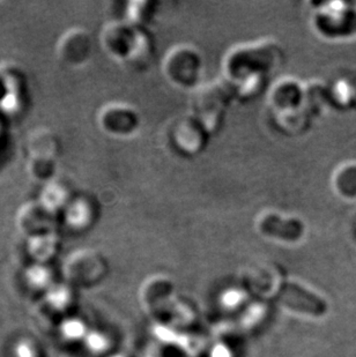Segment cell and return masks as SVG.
I'll list each match as a JSON object with an SVG mask.
<instances>
[{"instance_id": "10", "label": "cell", "mask_w": 356, "mask_h": 357, "mask_svg": "<svg viewBox=\"0 0 356 357\" xmlns=\"http://www.w3.org/2000/svg\"><path fill=\"white\" fill-rule=\"evenodd\" d=\"M313 24L317 33L324 38H350L356 35V10L347 5L343 8L320 6L313 15Z\"/></svg>"}, {"instance_id": "18", "label": "cell", "mask_w": 356, "mask_h": 357, "mask_svg": "<svg viewBox=\"0 0 356 357\" xmlns=\"http://www.w3.org/2000/svg\"><path fill=\"white\" fill-rule=\"evenodd\" d=\"M26 248L31 263L51 264L61 253L63 238L58 230L38 234L28 237Z\"/></svg>"}, {"instance_id": "30", "label": "cell", "mask_w": 356, "mask_h": 357, "mask_svg": "<svg viewBox=\"0 0 356 357\" xmlns=\"http://www.w3.org/2000/svg\"><path fill=\"white\" fill-rule=\"evenodd\" d=\"M246 297L244 290L230 289L225 291L222 296L223 307L228 309H239L246 304Z\"/></svg>"}, {"instance_id": "17", "label": "cell", "mask_w": 356, "mask_h": 357, "mask_svg": "<svg viewBox=\"0 0 356 357\" xmlns=\"http://www.w3.org/2000/svg\"><path fill=\"white\" fill-rule=\"evenodd\" d=\"M246 282L253 293L262 297H274L285 279L281 271L271 264H257L246 272Z\"/></svg>"}, {"instance_id": "19", "label": "cell", "mask_w": 356, "mask_h": 357, "mask_svg": "<svg viewBox=\"0 0 356 357\" xmlns=\"http://www.w3.org/2000/svg\"><path fill=\"white\" fill-rule=\"evenodd\" d=\"M75 196L71 185L61 179L54 178L47 184H44L40 190L38 202L50 211L54 215L61 218L68 204Z\"/></svg>"}, {"instance_id": "23", "label": "cell", "mask_w": 356, "mask_h": 357, "mask_svg": "<svg viewBox=\"0 0 356 357\" xmlns=\"http://www.w3.org/2000/svg\"><path fill=\"white\" fill-rule=\"evenodd\" d=\"M57 330L58 335L66 344H82L91 328L82 318L71 314L58 323Z\"/></svg>"}, {"instance_id": "9", "label": "cell", "mask_w": 356, "mask_h": 357, "mask_svg": "<svg viewBox=\"0 0 356 357\" xmlns=\"http://www.w3.org/2000/svg\"><path fill=\"white\" fill-rule=\"evenodd\" d=\"M211 135L202 121L190 114L176 121L172 126L170 138L181 154L195 156L205 151Z\"/></svg>"}, {"instance_id": "2", "label": "cell", "mask_w": 356, "mask_h": 357, "mask_svg": "<svg viewBox=\"0 0 356 357\" xmlns=\"http://www.w3.org/2000/svg\"><path fill=\"white\" fill-rule=\"evenodd\" d=\"M102 49L109 57L130 68H142L154 54V38L146 27L125 20L107 22L100 34Z\"/></svg>"}, {"instance_id": "28", "label": "cell", "mask_w": 356, "mask_h": 357, "mask_svg": "<svg viewBox=\"0 0 356 357\" xmlns=\"http://www.w3.org/2000/svg\"><path fill=\"white\" fill-rule=\"evenodd\" d=\"M84 349L91 355H103L110 348V340L105 332L91 328L82 342Z\"/></svg>"}, {"instance_id": "11", "label": "cell", "mask_w": 356, "mask_h": 357, "mask_svg": "<svg viewBox=\"0 0 356 357\" xmlns=\"http://www.w3.org/2000/svg\"><path fill=\"white\" fill-rule=\"evenodd\" d=\"M93 50V38L84 27H71L58 38L56 54L68 66H80L89 59Z\"/></svg>"}, {"instance_id": "12", "label": "cell", "mask_w": 356, "mask_h": 357, "mask_svg": "<svg viewBox=\"0 0 356 357\" xmlns=\"http://www.w3.org/2000/svg\"><path fill=\"white\" fill-rule=\"evenodd\" d=\"M59 216L44 207L38 199L26 202L17 208L15 225L21 234L31 237L38 234L57 230Z\"/></svg>"}, {"instance_id": "13", "label": "cell", "mask_w": 356, "mask_h": 357, "mask_svg": "<svg viewBox=\"0 0 356 357\" xmlns=\"http://www.w3.org/2000/svg\"><path fill=\"white\" fill-rule=\"evenodd\" d=\"M98 213L100 207L94 196L86 192L75 193L61 214V219L68 229L74 233H84L98 222Z\"/></svg>"}, {"instance_id": "15", "label": "cell", "mask_w": 356, "mask_h": 357, "mask_svg": "<svg viewBox=\"0 0 356 357\" xmlns=\"http://www.w3.org/2000/svg\"><path fill=\"white\" fill-rule=\"evenodd\" d=\"M304 84L294 77L278 79L271 86L267 95L269 105L274 115L303 108Z\"/></svg>"}, {"instance_id": "7", "label": "cell", "mask_w": 356, "mask_h": 357, "mask_svg": "<svg viewBox=\"0 0 356 357\" xmlns=\"http://www.w3.org/2000/svg\"><path fill=\"white\" fill-rule=\"evenodd\" d=\"M96 124L102 132L110 137L130 138L140 128L142 116L130 103L111 101L98 109Z\"/></svg>"}, {"instance_id": "5", "label": "cell", "mask_w": 356, "mask_h": 357, "mask_svg": "<svg viewBox=\"0 0 356 357\" xmlns=\"http://www.w3.org/2000/svg\"><path fill=\"white\" fill-rule=\"evenodd\" d=\"M109 272L107 257L96 249L81 248L72 251L63 263L61 275L74 288H91L101 283Z\"/></svg>"}, {"instance_id": "3", "label": "cell", "mask_w": 356, "mask_h": 357, "mask_svg": "<svg viewBox=\"0 0 356 357\" xmlns=\"http://www.w3.org/2000/svg\"><path fill=\"white\" fill-rule=\"evenodd\" d=\"M236 100L235 89L225 78L200 84L192 91L191 115L215 135L222 128L229 105Z\"/></svg>"}, {"instance_id": "32", "label": "cell", "mask_w": 356, "mask_h": 357, "mask_svg": "<svg viewBox=\"0 0 356 357\" xmlns=\"http://www.w3.org/2000/svg\"><path fill=\"white\" fill-rule=\"evenodd\" d=\"M107 357H126V356H124V355H111V356H107Z\"/></svg>"}, {"instance_id": "27", "label": "cell", "mask_w": 356, "mask_h": 357, "mask_svg": "<svg viewBox=\"0 0 356 357\" xmlns=\"http://www.w3.org/2000/svg\"><path fill=\"white\" fill-rule=\"evenodd\" d=\"M336 189L345 198H356V165H348L336 176Z\"/></svg>"}, {"instance_id": "1", "label": "cell", "mask_w": 356, "mask_h": 357, "mask_svg": "<svg viewBox=\"0 0 356 357\" xmlns=\"http://www.w3.org/2000/svg\"><path fill=\"white\" fill-rule=\"evenodd\" d=\"M283 57V47L274 38L237 44L225 54L223 78L232 84L252 78L269 79L281 66Z\"/></svg>"}, {"instance_id": "4", "label": "cell", "mask_w": 356, "mask_h": 357, "mask_svg": "<svg viewBox=\"0 0 356 357\" xmlns=\"http://www.w3.org/2000/svg\"><path fill=\"white\" fill-rule=\"evenodd\" d=\"M204 58L200 51L191 44H177L169 49L162 61L165 79L175 87L195 91L200 86Z\"/></svg>"}, {"instance_id": "25", "label": "cell", "mask_w": 356, "mask_h": 357, "mask_svg": "<svg viewBox=\"0 0 356 357\" xmlns=\"http://www.w3.org/2000/svg\"><path fill=\"white\" fill-rule=\"evenodd\" d=\"M310 114L304 108L276 114V119L281 131L289 135H299L306 128Z\"/></svg>"}, {"instance_id": "26", "label": "cell", "mask_w": 356, "mask_h": 357, "mask_svg": "<svg viewBox=\"0 0 356 357\" xmlns=\"http://www.w3.org/2000/svg\"><path fill=\"white\" fill-rule=\"evenodd\" d=\"M156 5L158 3L151 1H131L128 3L125 20L139 27L147 28V24L151 22L156 12Z\"/></svg>"}, {"instance_id": "29", "label": "cell", "mask_w": 356, "mask_h": 357, "mask_svg": "<svg viewBox=\"0 0 356 357\" xmlns=\"http://www.w3.org/2000/svg\"><path fill=\"white\" fill-rule=\"evenodd\" d=\"M14 357H42V351L34 341L24 339L15 344Z\"/></svg>"}, {"instance_id": "24", "label": "cell", "mask_w": 356, "mask_h": 357, "mask_svg": "<svg viewBox=\"0 0 356 357\" xmlns=\"http://www.w3.org/2000/svg\"><path fill=\"white\" fill-rule=\"evenodd\" d=\"M57 160L42 156H28L27 172L31 179L47 184L54 178Z\"/></svg>"}, {"instance_id": "22", "label": "cell", "mask_w": 356, "mask_h": 357, "mask_svg": "<svg viewBox=\"0 0 356 357\" xmlns=\"http://www.w3.org/2000/svg\"><path fill=\"white\" fill-rule=\"evenodd\" d=\"M26 91V79L20 68L10 63H0V103L13 93Z\"/></svg>"}, {"instance_id": "8", "label": "cell", "mask_w": 356, "mask_h": 357, "mask_svg": "<svg viewBox=\"0 0 356 357\" xmlns=\"http://www.w3.org/2000/svg\"><path fill=\"white\" fill-rule=\"evenodd\" d=\"M287 310L295 314L320 317L326 314L327 303L320 295L292 279L283 280L279 289L273 297Z\"/></svg>"}, {"instance_id": "21", "label": "cell", "mask_w": 356, "mask_h": 357, "mask_svg": "<svg viewBox=\"0 0 356 357\" xmlns=\"http://www.w3.org/2000/svg\"><path fill=\"white\" fill-rule=\"evenodd\" d=\"M24 282L28 289L42 296L58 282L57 273L51 264L31 263L24 270Z\"/></svg>"}, {"instance_id": "16", "label": "cell", "mask_w": 356, "mask_h": 357, "mask_svg": "<svg viewBox=\"0 0 356 357\" xmlns=\"http://www.w3.org/2000/svg\"><path fill=\"white\" fill-rule=\"evenodd\" d=\"M174 296V284L167 277H153L146 280L140 290L142 307L153 314L161 316L167 309V302Z\"/></svg>"}, {"instance_id": "6", "label": "cell", "mask_w": 356, "mask_h": 357, "mask_svg": "<svg viewBox=\"0 0 356 357\" xmlns=\"http://www.w3.org/2000/svg\"><path fill=\"white\" fill-rule=\"evenodd\" d=\"M255 228L262 237L285 244L301 242L306 233V225L302 218L276 209L259 213L255 220Z\"/></svg>"}, {"instance_id": "31", "label": "cell", "mask_w": 356, "mask_h": 357, "mask_svg": "<svg viewBox=\"0 0 356 357\" xmlns=\"http://www.w3.org/2000/svg\"><path fill=\"white\" fill-rule=\"evenodd\" d=\"M3 133H5V125H3V119H0V140L3 138Z\"/></svg>"}, {"instance_id": "14", "label": "cell", "mask_w": 356, "mask_h": 357, "mask_svg": "<svg viewBox=\"0 0 356 357\" xmlns=\"http://www.w3.org/2000/svg\"><path fill=\"white\" fill-rule=\"evenodd\" d=\"M77 288L64 280L58 281L47 293L40 296V310L51 319H61L74 314L77 304Z\"/></svg>"}, {"instance_id": "20", "label": "cell", "mask_w": 356, "mask_h": 357, "mask_svg": "<svg viewBox=\"0 0 356 357\" xmlns=\"http://www.w3.org/2000/svg\"><path fill=\"white\" fill-rule=\"evenodd\" d=\"M61 149V139L51 128H37L28 135L27 151L29 156L57 160Z\"/></svg>"}]
</instances>
